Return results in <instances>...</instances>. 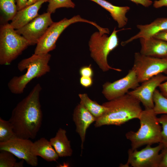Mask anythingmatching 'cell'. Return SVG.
Returning <instances> with one entry per match:
<instances>
[{
    "instance_id": "obj_1",
    "label": "cell",
    "mask_w": 167,
    "mask_h": 167,
    "mask_svg": "<svg viewBox=\"0 0 167 167\" xmlns=\"http://www.w3.org/2000/svg\"><path fill=\"white\" fill-rule=\"evenodd\" d=\"M42 89L41 85L37 84L12 110L9 121L16 137L33 139L36 137L42 120L40 101Z\"/></svg>"
},
{
    "instance_id": "obj_2",
    "label": "cell",
    "mask_w": 167,
    "mask_h": 167,
    "mask_svg": "<svg viewBox=\"0 0 167 167\" xmlns=\"http://www.w3.org/2000/svg\"><path fill=\"white\" fill-rule=\"evenodd\" d=\"M140 101L127 94L103 103L108 110L95 121L98 127L105 125L121 126L131 120L138 119L142 111Z\"/></svg>"
},
{
    "instance_id": "obj_3",
    "label": "cell",
    "mask_w": 167,
    "mask_h": 167,
    "mask_svg": "<svg viewBox=\"0 0 167 167\" xmlns=\"http://www.w3.org/2000/svg\"><path fill=\"white\" fill-rule=\"evenodd\" d=\"M51 55L34 54L24 59L18 64V69L21 72L25 69L26 72L19 76H14L9 81L7 86L12 93H23L27 85L33 79L41 77L49 72L50 68L49 62Z\"/></svg>"
},
{
    "instance_id": "obj_4",
    "label": "cell",
    "mask_w": 167,
    "mask_h": 167,
    "mask_svg": "<svg viewBox=\"0 0 167 167\" xmlns=\"http://www.w3.org/2000/svg\"><path fill=\"white\" fill-rule=\"evenodd\" d=\"M138 119L139 129L129 131L125 135L131 143V148L134 150L143 145L161 143V127L153 109L142 110Z\"/></svg>"
},
{
    "instance_id": "obj_5",
    "label": "cell",
    "mask_w": 167,
    "mask_h": 167,
    "mask_svg": "<svg viewBox=\"0 0 167 167\" xmlns=\"http://www.w3.org/2000/svg\"><path fill=\"white\" fill-rule=\"evenodd\" d=\"M124 29L117 30L114 28L109 36L106 34H101L96 32L91 36L88 42L90 56L99 67L103 72L110 70L120 72L121 70L113 67L108 62L107 57L109 53L118 45L117 32Z\"/></svg>"
},
{
    "instance_id": "obj_6",
    "label": "cell",
    "mask_w": 167,
    "mask_h": 167,
    "mask_svg": "<svg viewBox=\"0 0 167 167\" xmlns=\"http://www.w3.org/2000/svg\"><path fill=\"white\" fill-rule=\"evenodd\" d=\"M28 42L18 33L10 24H1L0 28V64L7 65L30 46Z\"/></svg>"
},
{
    "instance_id": "obj_7",
    "label": "cell",
    "mask_w": 167,
    "mask_h": 167,
    "mask_svg": "<svg viewBox=\"0 0 167 167\" xmlns=\"http://www.w3.org/2000/svg\"><path fill=\"white\" fill-rule=\"evenodd\" d=\"M78 22L88 23L96 27L101 33L105 30L96 23L85 19L79 15L75 16L70 19L64 18L56 22H54L47 29L44 35L36 44L34 54H44L54 49L56 47V42L60 35L69 25Z\"/></svg>"
},
{
    "instance_id": "obj_8",
    "label": "cell",
    "mask_w": 167,
    "mask_h": 167,
    "mask_svg": "<svg viewBox=\"0 0 167 167\" xmlns=\"http://www.w3.org/2000/svg\"><path fill=\"white\" fill-rule=\"evenodd\" d=\"M132 68L139 83H142L156 75L167 73V59L147 56L136 52Z\"/></svg>"
},
{
    "instance_id": "obj_9",
    "label": "cell",
    "mask_w": 167,
    "mask_h": 167,
    "mask_svg": "<svg viewBox=\"0 0 167 167\" xmlns=\"http://www.w3.org/2000/svg\"><path fill=\"white\" fill-rule=\"evenodd\" d=\"M163 147L161 143L155 147L150 145L141 150L129 149L126 163L120 165L127 167L130 165L133 167H158L160 159V152Z\"/></svg>"
},
{
    "instance_id": "obj_10",
    "label": "cell",
    "mask_w": 167,
    "mask_h": 167,
    "mask_svg": "<svg viewBox=\"0 0 167 167\" xmlns=\"http://www.w3.org/2000/svg\"><path fill=\"white\" fill-rule=\"evenodd\" d=\"M51 14L47 12L38 15L29 23L16 30V31L24 37L30 45L37 44L54 22Z\"/></svg>"
},
{
    "instance_id": "obj_11",
    "label": "cell",
    "mask_w": 167,
    "mask_h": 167,
    "mask_svg": "<svg viewBox=\"0 0 167 167\" xmlns=\"http://www.w3.org/2000/svg\"><path fill=\"white\" fill-rule=\"evenodd\" d=\"M139 83L136 73L132 68L123 78L113 82L105 83L102 93L108 101H110L127 94L130 89H135L139 85Z\"/></svg>"
},
{
    "instance_id": "obj_12",
    "label": "cell",
    "mask_w": 167,
    "mask_h": 167,
    "mask_svg": "<svg viewBox=\"0 0 167 167\" xmlns=\"http://www.w3.org/2000/svg\"><path fill=\"white\" fill-rule=\"evenodd\" d=\"M33 143L29 139L16 137L6 142H0V151H9L19 159L24 160L28 164L36 166L38 164L37 157L31 151Z\"/></svg>"
},
{
    "instance_id": "obj_13",
    "label": "cell",
    "mask_w": 167,
    "mask_h": 167,
    "mask_svg": "<svg viewBox=\"0 0 167 167\" xmlns=\"http://www.w3.org/2000/svg\"><path fill=\"white\" fill-rule=\"evenodd\" d=\"M167 79V76L162 73L159 74L142 82L140 85L127 93L139 100L145 109H153L154 92L157 88Z\"/></svg>"
},
{
    "instance_id": "obj_14",
    "label": "cell",
    "mask_w": 167,
    "mask_h": 167,
    "mask_svg": "<svg viewBox=\"0 0 167 167\" xmlns=\"http://www.w3.org/2000/svg\"><path fill=\"white\" fill-rule=\"evenodd\" d=\"M73 119L76 126V131L81 140V147L83 148L87 129L97 119L82 104H78L74 109Z\"/></svg>"
},
{
    "instance_id": "obj_15",
    "label": "cell",
    "mask_w": 167,
    "mask_h": 167,
    "mask_svg": "<svg viewBox=\"0 0 167 167\" xmlns=\"http://www.w3.org/2000/svg\"><path fill=\"white\" fill-rule=\"evenodd\" d=\"M140 53L142 55L160 58L167 57V42L153 37L139 38Z\"/></svg>"
},
{
    "instance_id": "obj_16",
    "label": "cell",
    "mask_w": 167,
    "mask_h": 167,
    "mask_svg": "<svg viewBox=\"0 0 167 167\" xmlns=\"http://www.w3.org/2000/svg\"><path fill=\"white\" fill-rule=\"evenodd\" d=\"M137 27L139 30V32L128 40L122 42V46L139 38L152 37L157 33L167 30V18H158L150 24H138Z\"/></svg>"
},
{
    "instance_id": "obj_17",
    "label": "cell",
    "mask_w": 167,
    "mask_h": 167,
    "mask_svg": "<svg viewBox=\"0 0 167 167\" xmlns=\"http://www.w3.org/2000/svg\"><path fill=\"white\" fill-rule=\"evenodd\" d=\"M48 0H40L35 3L18 11L11 20L10 24L15 29H18L34 19L39 14L38 11L42 5Z\"/></svg>"
},
{
    "instance_id": "obj_18",
    "label": "cell",
    "mask_w": 167,
    "mask_h": 167,
    "mask_svg": "<svg viewBox=\"0 0 167 167\" xmlns=\"http://www.w3.org/2000/svg\"><path fill=\"white\" fill-rule=\"evenodd\" d=\"M31 151L36 156H40L48 162L56 161L59 156L50 141L42 137L33 143Z\"/></svg>"
},
{
    "instance_id": "obj_19",
    "label": "cell",
    "mask_w": 167,
    "mask_h": 167,
    "mask_svg": "<svg viewBox=\"0 0 167 167\" xmlns=\"http://www.w3.org/2000/svg\"><path fill=\"white\" fill-rule=\"evenodd\" d=\"M90 0L96 3L108 11L113 19L117 22L119 28H123L126 24L128 18L126 14L130 9L129 7L114 6L105 0Z\"/></svg>"
},
{
    "instance_id": "obj_20",
    "label": "cell",
    "mask_w": 167,
    "mask_h": 167,
    "mask_svg": "<svg viewBox=\"0 0 167 167\" xmlns=\"http://www.w3.org/2000/svg\"><path fill=\"white\" fill-rule=\"evenodd\" d=\"M66 132L65 130L60 128L55 136L49 140L51 144L60 157L70 156L72 154L70 141L67 137Z\"/></svg>"
},
{
    "instance_id": "obj_21",
    "label": "cell",
    "mask_w": 167,
    "mask_h": 167,
    "mask_svg": "<svg viewBox=\"0 0 167 167\" xmlns=\"http://www.w3.org/2000/svg\"><path fill=\"white\" fill-rule=\"evenodd\" d=\"M79 96L80 99L79 103L83 105L97 119L108 110L107 107L91 100L86 93L79 94Z\"/></svg>"
},
{
    "instance_id": "obj_22",
    "label": "cell",
    "mask_w": 167,
    "mask_h": 167,
    "mask_svg": "<svg viewBox=\"0 0 167 167\" xmlns=\"http://www.w3.org/2000/svg\"><path fill=\"white\" fill-rule=\"evenodd\" d=\"M2 24L11 20L18 11L15 0H0Z\"/></svg>"
},
{
    "instance_id": "obj_23",
    "label": "cell",
    "mask_w": 167,
    "mask_h": 167,
    "mask_svg": "<svg viewBox=\"0 0 167 167\" xmlns=\"http://www.w3.org/2000/svg\"><path fill=\"white\" fill-rule=\"evenodd\" d=\"M153 101L154 106L153 109L156 114H167V97L157 89L154 92Z\"/></svg>"
},
{
    "instance_id": "obj_24",
    "label": "cell",
    "mask_w": 167,
    "mask_h": 167,
    "mask_svg": "<svg viewBox=\"0 0 167 167\" xmlns=\"http://www.w3.org/2000/svg\"><path fill=\"white\" fill-rule=\"evenodd\" d=\"M14 155L6 150H1L0 152V167H23L24 161L22 160L17 162Z\"/></svg>"
},
{
    "instance_id": "obj_25",
    "label": "cell",
    "mask_w": 167,
    "mask_h": 167,
    "mask_svg": "<svg viewBox=\"0 0 167 167\" xmlns=\"http://www.w3.org/2000/svg\"><path fill=\"white\" fill-rule=\"evenodd\" d=\"M15 137L16 136L9 121L5 120L0 117V142H6Z\"/></svg>"
},
{
    "instance_id": "obj_26",
    "label": "cell",
    "mask_w": 167,
    "mask_h": 167,
    "mask_svg": "<svg viewBox=\"0 0 167 167\" xmlns=\"http://www.w3.org/2000/svg\"><path fill=\"white\" fill-rule=\"evenodd\" d=\"M48 5L47 12L51 14L54 13L57 9L64 7L75 8V5L71 0H48Z\"/></svg>"
},
{
    "instance_id": "obj_27",
    "label": "cell",
    "mask_w": 167,
    "mask_h": 167,
    "mask_svg": "<svg viewBox=\"0 0 167 167\" xmlns=\"http://www.w3.org/2000/svg\"><path fill=\"white\" fill-rule=\"evenodd\" d=\"M158 119L161 127V143L163 147H167V114H162Z\"/></svg>"
},
{
    "instance_id": "obj_28",
    "label": "cell",
    "mask_w": 167,
    "mask_h": 167,
    "mask_svg": "<svg viewBox=\"0 0 167 167\" xmlns=\"http://www.w3.org/2000/svg\"><path fill=\"white\" fill-rule=\"evenodd\" d=\"M158 167H167V147H163L160 152Z\"/></svg>"
},
{
    "instance_id": "obj_29",
    "label": "cell",
    "mask_w": 167,
    "mask_h": 167,
    "mask_svg": "<svg viewBox=\"0 0 167 167\" xmlns=\"http://www.w3.org/2000/svg\"><path fill=\"white\" fill-rule=\"evenodd\" d=\"M79 73L81 76L92 77L93 73L91 64L82 67L79 70Z\"/></svg>"
},
{
    "instance_id": "obj_30",
    "label": "cell",
    "mask_w": 167,
    "mask_h": 167,
    "mask_svg": "<svg viewBox=\"0 0 167 167\" xmlns=\"http://www.w3.org/2000/svg\"><path fill=\"white\" fill-rule=\"evenodd\" d=\"M79 81L81 85L85 88L91 86L93 83L92 77H90L81 76Z\"/></svg>"
},
{
    "instance_id": "obj_31",
    "label": "cell",
    "mask_w": 167,
    "mask_h": 167,
    "mask_svg": "<svg viewBox=\"0 0 167 167\" xmlns=\"http://www.w3.org/2000/svg\"><path fill=\"white\" fill-rule=\"evenodd\" d=\"M136 4H139L145 7H148L151 6L152 2L150 0H130Z\"/></svg>"
},
{
    "instance_id": "obj_32",
    "label": "cell",
    "mask_w": 167,
    "mask_h": 167,
    "mask_svg": "<svg viewBox=\"0 0 167 167\" xmlns=\"http://www.w3.org/2000/svg\"><path fill=\"white\" fill-rule=\"evenodd\" d=\"M152 37L167 42V30L157 33Z\"/></svg>"
},
{
    "instance_id": "obj_33",
    "label": "cell",
    "mask_w": 167,
    "mask_h": 167,
    "mask_svg": "<svg viewBox=\"0 0 167 167\" xmlns=\"http://www.w3.org/2000/svg\"><path fill=\"white\" fill-rule=\"evenodd\" d=\"M158 87L162 94L167 97V79L161 84Z\"/></svg>"
},
{
    "instance_id": "obj_34",
    "label": "cell",
    "mask_w": 167,
    "mask_h": 167,
    "mask_svg": "<svg viewBox=\"0 0 167 167\" xmlns=\"http://www.w3.org/2000/svg\"><path fill=\"white\" fill-rule=\"evenodd\" d=\"M153 6L156 8H159L163 6H167V0L155 1Z\"/></svg>"
},
{
    "instance_id": "obj_35",
    "label": "cell",
    "mask_w": 167,
    "mask_h": 167,
    "mask_svg": "<svg viewBox=\"0 0 167 167\" xmlns=\"http://www.w3.org/2000/svg\"><path fill=\"white\" fill-rule=\"evenodd\" d=\"M28 0H15L18 11H19L26 6Z\"/></svg>"
},
{
    "instance_id": "obj_36",
    "label": "cell",
    "mask_w": 167,
    "mask_h": 167,
    "mask_svg": "<svg viewBox=\"0 0 167 167\" xmlns=\"http://www.w3.org/2000/svg\"><path fill=\"white\" fill-rule=\"evenodd\" d=\"M39 0H28L26 6L33 4Z\"/></svg>"
},
{
    "instance_id": "obj_37",
    "label": "cell",
    "mask_w": 167,
    "mask_h": 167,
    "mask_svg": "<svg viewBox=\"0 0 167 167\" xmlns=\"http://www.w3.org/2000/svg\"><path fill=\"white\" fill-rule=\"evenodd\" d=\"M165 58H166V59H167V57H166Z\"/></svg>"
}]
</instances>
